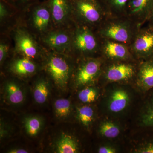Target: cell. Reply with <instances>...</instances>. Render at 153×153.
<instances>
[{
	"label": "cell",
	"instance_id": "obj_26",
	"mask_svg": "<svg viewBox=\"0 0 153 153\" xmlns=\"http://www.w3.org/2000/svg\"><path fill=\"white\" fill-rule=\"evenodd\" d=\"M50 85L47 79L40 78L36 82L33 90L35 101L38 104H44L50 94Z\"/></svg>",
	"mask_w": 153,
	"mask_h": 153
},
{
	"label": "cell",
	"instance_id": "obj_12",
	"mask_svg": "<svg viewBox=\"0 0 153 153\" xmlns=\"http://www.w3.org/2000/svg\"><path fill=\"white\" fill-rule=\"evenodd\" d=\"M72 27L52 29L38 39L40 44L48 51L71 55Z\"/></svg>",
	"mask_w": 153,
	"mask_h": 153
},
{
	"label": "cell",
	"instance_id": "obj_5",
	"mask_svg": "<svg viewBox=\"0 0 153 153\" xmlns=\"http://www.w3.org/2000/svg\"><path fill=\"white\" fill-rule=\"evenodd\" d=\"M73 22L95 31L108 16L101 0H71Z\"/></svg>",
	"mask_w": 153,
	"mask_h": 153
},
{
	"label": "cell",
	"instance_id": "obj_30",
	"mask_svg": "<svg viewBox=\"0 0 153 153\" xmlns=\"http://www.w3.org/2000/svg\"><path fill=\"white\" fill-rule=\"evenodd\" d=\"M10 44L8 40L1 39L0 42V63L1 65L8 57L10 50Z\"/></svg>",
	"mask_w": 153,
	"mask_h": 153
},
{
	"label": "cell",
	"instance_id": "obj_31",
	"mask_svg": "<svg viewBox=\"0 0 153 153\" xmlns=\"http://www.w3.org/2000/svg\"><path fill=\"white\" fill-rule=\"evenodd\" d=\"M14 4L15 5V7L16 8L23 10H26L28 8H29V4L32 1L34 0H12Z\"/></svg>",
	"mask_w": 153,
	"mask_h": 153
},
{
	"label": "cell",
	"instance_id": "obj_13",
	"mask_svg": "<svg viewBox=\"0 0 153 153\" xmlns=\"http://www.w3.org/2000/svg\"><path fill=\"white\" fill-rule=\"evenodd\" d=\"M129 48L137 61L153 58V26L146 23L140 27Z\"/></svg>",
	"mask_w": 153,
	"mask_h": 153
},
{
	"label": "cell",
	"instance_id": "obj_8",
	"mask_svg": "<svg viewBox=\"0 0 153 153\" xmlns=\"http://www.w3.org/2000/svg\"><path fill=\"white\" fill-rule=\"evenodd\" d=\"M13 35L15 54L33 60L45 53L46 49L24 25L15 26Z\"/></svg>",
	"mask_w": 153,
	"mask_h": 153
},
{
	"label": "cell",
	"instance_id": "obj_28",
	"mask_svg": "<svg viewBox=\"0 0 153 153\" xmlns=\"http://www.w3.org/2000/svg\"><path fill=\"white\" fill-rule=\"evenodd\" d=\"M24 126L27 133L30 136L35 137L41 131L42 120L38 117H29L24 120Z\"/></svg>",
	"mask_w": 153,
	"mask_h": 153
},
{
	"label": "cell",
	"instance_id": "obj_1",
	"mask_svg": "<svg viewBox=\"0 0 153 153\" xmlns=\"http://www.w3.org/2000/svg\"><path fill=\"white\" fill-rule=\"evenodd\" d=\"M140 94L130 84L112 83L103 87L97 103L99 115L118 119L128 122Z\"/></svg>",
	"mask_w": 153,
	"mask_h": 153
},
{
	"label": "cell",
	"instance_id": "obj_9",
	"mask_svg": "<svg viewBox=\"0 0 153 153\" xmlns=\"http://www.w3.org/2000/svg\"><path fill=\"white\" fill-rule=\"evenodd\" d=\"M25 11L28 13L25 26L36 38L39 39L54 29L48 1L29 8Z\"/></svg>",
	"mask_w": 153,
	"mask_h": 153
},
{
	"label": "cell",
	"instance_id": "obj_2",
	"mask_svg": "<svg viewBox=\"0 0 153 153\" xmlns=\"http://www.w3.org/2000/svg\"><path fill=\"white\" fill-rule=\"evenodd\" d=\"M140 27L126 16H108L95 31L101 39L119 42L129 47Z\"/></svg>",
	"mask_w": 153,
	"mask_h": 153
},
{
	"label": "cell",
	"instance_id": "obj_7",
	"mask_svg": "<svg viewBox=\"0 0 153 153\" xmlns=\"http://www.w3.org/2000/svg\"><path fill=\"white\" fill-rule=\"evenodd\" d=\"M44 68L58 87H66L72 76L75 66L71 65L69 59L71 55L46 50Z\"/></svg>",
	"mask_w": 153,
	"mask_h": 153
},
{
	"label": "cell",
	"instance_id": "obj_23",
	"mask_svg": "<svg viewBox=\"0 0 153 153\" xmlns=\"http://www.w3.org/2000/svg\"><path fill=\"white\" fill-rule=\"evenodd\" d=\"M4 88L6 98L11 104L19 105L24 101V91L16 82L12 80L7 81L5 84Z\"/></svg>",
	"mask_w": 153,
	"mask_h": 153
},
{
	"label": "cell",
	"instance_id": "obj_32",
	"mask_svg": "<svg viewBox=\"0 0 153 153\" xmlns=\"http://www.w3.org/2000/svg\"><path fill=\"white\" fill-rule=\"evenodd\" d=\"M9 153H28L27 151L23 149L16 148V149H12L8 151Z\"/></svg>",
	"mask_w": 153,
	"mask_h": 153
},
{
	"label": "cell",
	"instance_id": "obj_10",
	"mask_svg": "<svg viewBox=\"0 0 153 153\" xmlns=\"http://www.w3.org/2000/svg\"><path fill=\"white\" fill-rule=\"evenodd\" d=\"M95 126L99 140L125 142L130 130L127 122L104 116L99 115Z\"/></svg>",
	"mask_w": 153,
	"mask_h": 153
},
{
	"label": "cell",
	"instance_id": "obj_24",
	"mask_svg": "<svg viewBox=\"0 0 153 153\" xmlns=\"http://www.w3.org/2000/svg\"><path fill=\"white\" fill-rule=\"evenodd\" d=\"M107 13L111 16H126L129 0H101Z\"/></svg>",
	"mask_w": 153,
	"mask_h": 153
},
{
	"label": "cell",
	"instance_id": "obj_19",
	"mask_svg": "<svg viewBox=\"0 0 153 153\" xmlns=\"http://www.w3.org/2000/svg\"><path fill=\"white\" fill-rule=\"evenodd\" d=\"M75 117L79 125L88 132H91L99 117L97 105H77Z\"/></svg>",
	"mask_w": 153,
	"mask_h": 153
},
{
	"label": "cell",
	"instance_id": "obj_4",
	"mask_svg": "<svg viewBox=\"0 0 153 153\" xmlns=\"http://www.w3.org/2000/svg\"><path fill=\"white\" fill-rule=\"evenodd\" d=\"M139 63L140 61L136 60L105 61L99 85L102 87L112 83L133 85Z\"/></svg>",
	"mask_w": 153,
	"mask_h": 153
},
{
	"label": "cell",
	"instance_id": "obj_16",
	"mask_svg": "<svg viewBox=\"0 0 153 153\" xmlns=\"http://www.w3.org/2000/svg\"><path fill=\"white\" fill-rule=\"evenodd\" d=\"M101 40L100 55L105 61L112 62L135 60L127 45L106 39L101 38Z\"/></svg>",
	"mask_w": 153,
	"mask_h": 153
},
{
	"label": "cell",
	"instance_id": "obj_25",
	"mask_svg": "<svg viewBox=\"0 0 153 153\" xmlns=\"http://www.w3.org/2000/svg\"><path fill=\"white\" fill-rule=\"evenodd\" d=\"M97 145L95 150L96 153H126L124 142L109 140H99V143Z\"/></svg>",
	"mask_w": 153,
	"mask_h": 153
},
{
	"label": "cell",
	"instance_id": "obj_27",
	"mask_svg": "<svg viewBox=\"0 0 153 153\" xmlns=\"http://www.w3.org/2000/svg\"><path fill=\"white\" fill-rule=\"evenodd\" d=\"M72 106L71 101L67 99H58L54 103L55 114L60 119L68 117L71 112Z\"/></svg>",
	"mask_w": 153,
	"mask_h": 153
},
{
	"label": "cell",
	"instance_id": "obj_29",
	"mask_svg": "<svg viewBox=\"0 0 153 153\" xmlns=\"http://www.w3.org/2000/svg\"><path fill=\"white\" fill-rule=\"evenodd\" d=\"M13 16V14L10 9L5 4L1 1L0 3V22L1 26L5 25Z\"/></svg>",
	"mask_w": 153,
	"mask_h": 153
},
{
	"label": "cell",
	"instance_id": "obj_22",
	"mask_svg": "<svg viewBox=\"0 0 153 153\" xmlns=\"http://www.w3.org/2000/svg\"><path fill=\"white\" fill-rule=\"evenodd\" d=\"M81 150L80 141L70 134H62L56 143V153H78L81 152Z\"/></svg>",
	"mask_w": 153,
	"mask_h": 153
},
{
	"label": "cell",
	"instance_id": "obj_17",
	"mask_svg": "<svg viewBox=\"0 0 153 153\" xmlns=\"http://www.w3.org/2000/svg\"><path fill=\"white\" fill-rule=\"evenodd\" d=\"M153 14V0H129L126 16L140 27L147 22Z\"/></svg>",
	"mask_w": 153,
	"mask_h": 153
},
{
	"label": "cell",
	"instance_id": "obj_14",
	"mask_svg": "<svg viewBox=\"0 0 153 153\" xmlns=\"http://www.w3.org/2000/svg\"><path fill=\"white\" fill-rule=\"evenodd\" d=\"M125 145L126 153H153V128L129 130Z\"/></svg>",
	"mask_w": 153,
	"mask_h": 153
},
{
	"label": "cell",
	"instance_id": "obj_33",
	"mask_svg": "<svg viewBox=\"0 0 153 153\" xmlns=\"http://www.w3.org/2000/svg\"><path fill=\"white\" fill-rule=\"evenodd\" d=\"M146 23L149 24V25H152L153 26V14L152 15V16L150 18L149 20H148L147 22Z\"/></svg>",
	"mask_w": 153,
	"mask_h": 153
},
{
	"label": "cell",
	"instance_id": "obj_18",
	"mask_svg": "<svg viewBox=\"0 0 153 153\" xmlns=\"http://www.w3.org/2000/svg\"><path fill=\"white\" fill-rule=\"evenodd\" d=\"M133 86L140 94L153 88V58L140 61Z\"/></svg>",
	"mask_w": 153,
	"mask_h": 153
},
{
	"label": "cell",
	"instance_id": "obj_21",
	"mask_svg": "<svg viewBox=\"0 0 153 153\" xmlns=\"http://www.w3.org/2000/svg\"><path fill=\"white\" fill-rule=\"evenodd\" d=\"M102 91L103 87L99 84L82 88L78 90L77 99L80 104L97 105Z\"/></svg>",
	"mask_w": 153,
	"mask_h": 153
},
{
	"label": "cell",
	"instance_id": "obj_11",
	"mask_svg": "<svg viewBox=\"0 0 153 153\" xmlns=\"http://www.w3.org/2000/svg\"><path fill=\"white\" fill-rule=\"evenodd\" d=\"M128 124L130 130L153 128V88L141 94Z\"/></svg>",
	"mask_w": 153,
	"mask_h": 153
},
{
	"label": "cell",
	"instance_id": "obj_15",
	"mask_svg": "<svg viewBox=\"0 0 153 153\" xmlns=\"http://www.w3.org/2000/svg\"><path fill=\"white\" fill-rule=\"evenodd\" d=\"M48 3L54 29L73 27L71 0H49Z\"/></svg>",
	"mask_w": 153,
	"mask_h": 153
},
{
	"label": "cell",
	"instance_id": "obj_3",
	"mask_svg": "<svg viewBox=\"0 0 153 153\" xmlns=\"http://www.w3.org/2000/svg\"><path fill=\"white\" fill-rule=\"evenodd\" d=\"M72 31L71 55L76 60L100 57L101 38L94 30L74 23Z\"/></svg>",
	"mask_w": 153,
	"mask_h": 153
},
{
	"label": "cell",
	"instance_id": "obj_6",
	"mask_svg": "<svg viewBox=\"0 0 153 153\" xmlns=\"http://www.w3.org/2000/svg\"><path fill=\"white\" fill-rule=\"evenodd\" d=\"M105 61L101 57H85L76 60L72 75L76 90L98 84Z\"/></svg>",
	"mask_w": 153,
	"mask_h": 153
},
{
	"label": "cell",
	"instance_id": "obj_20",
	"mask_svg": "<svg viewBox=\"0 0 153 153\" xmlns=\"http://www.w3.org/2000/svg\"><path fill=\"white\" fill-rule=\"evenodd\" d=\"M38 66L33 59L20 55L15 58L9 67L11 73L20 77H27L35 74Z\"/></svg>",
	"mask_w": 153,
	"mask_h": 153
}]
</instances>
